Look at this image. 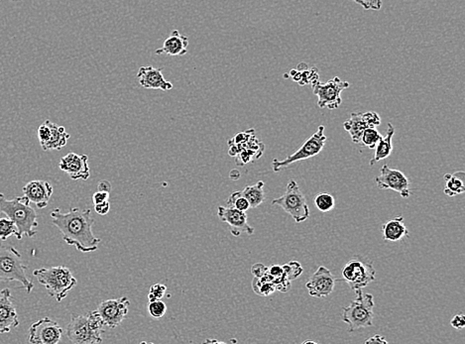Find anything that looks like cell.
<instances>
[{
	"mask_svg": "<svg viewBox=\"0 0 465 344\" xmlns=\"http://www.w3.org/2000/svg\"><path fill=\"white\" fill-rule=\"evenodd\" d=\"M52 223L61 231L63 240L68 244L75 246V249L82 253L94 252L97 250L100 238L92 232L95 220L92 210L71 208L64 213L60 208H55L51 213Z\"/></svg>",
	"mask_w": 465,
	"mask_h": 344,
	"instance_id": "cell-1",
	"label": "cell"
},
{
	"mask_svg": "<svg viewBox=\"0 0 465 344\" xmlns=\"http://www.w3.org/2000/svg\"><path fill=\"white\" fill-rule=\"evenodd\" d=\"M0 215H6L15 223L18 228V240H21L23 236L32 238L36 235L37 213L25 195L7 200L4 193H0Z\"/></svg>",
	"mask_w": 465,
	"mask_h": 344,
	"instance_id": "cell-2",
	"label": "cell"
},
{
	"mask_svg": "<svg viewBox=\"0 0 465 344\" xmlns=\"http://www.w3.org/2000/svg\"><path fill=\"white\" fill-rule=\"evenodd\" d=\"M105 328L97 311H89L85 316L73 313L71 321L67 326V336L75 344L102 343Z\"/></svg>",
	"mask_w": 465,
	"mask_h": 344,
	"instance_id": "cell-3",
	"label": "cell"
},
{
	"mask_svg": "<svg viewBox=\"0 0 465 344\" xmlns=\"http://www.w3.org/2000/svg\"><path fill=\"white\" fill-rule=\"evenodd\" d=\"M27 269L18 250L0 242V282H18L21 286L17 289L31 293L34 284L27 276Z\"/></svg>",
	"mask_w": 465,
	"mask_h": 344,
	"instance_id": "cell-4",
	"label": "cell"
},
{
	"mask_svg": "<svg viewBox=\"0 0 465 344\" xmlns=\"http://www.w3.org/2000/svg\"><path fill=\"white\" fill-rule=\"evenodd\" d=\"M33 275L38 282L46 289L50 297L55 299L58 303L62 302L78 284L71 270L65 266L37 269Z\"/></svg>",
	"mask_w": 465,
	"mask_h": 344,
	"instance_id": "cell-5",
	"label": "cell"
},
{
	"mask_svg": "<svg viewBox=\"0 0 465 344\" xmlns=\"http://www.w3.org/2000/svg\"><path fill=\"white\" fill-rule=\"evenodd\" d=\"M356 299L343 308L341 320L348 326V333L373 326L374 300L371 294L356 290Z\"/></svg>",
	"mask_w": 465,
	"mask_h": 344,
	"instance_id": "cell-6",
	"label": "cell"
},
{
	"mask_svg": "<svg viewBox=\"0 0 465 344\" xmlns=\"http://www.w3.org/2000/svg\"><path fill=\"white\" fill-rule=\"evenodd\" d=\"M272 205L282 208L296 223L304 222L310 217L306 198L295 180L288 183L285 193L282 197L275 198Z\"/></svg>",
	"mask_w": 465,
	"mask_h": 344,
	"instance_id": "cell-7",
	"label": "cell"
},
{
	"mask_svg": "<svg viewBox=\"0 0 465 344\" xmlns=\"http://www.w3.org/2000/svg\"><path fill=\"white\" fill-rule=\"evenodd\" d=\"M326 136L324 135V127L321 125L318 128V131L315 134L311 135L310 138L303 145L298 151L294 153L285 160L279 161L278 159H274L272 162L273 171L275 173L281 172L286 168H288L289 166L294 164L296 162H300V161L310 159L311 157H315V156L320 154L321 150L324 149V145H326Z\"/></svg>",
	"mask_w": 465,
	"mask_h": 344,
	"instance_id": "cell-8",
	"label": "cell"
},
{
	"mask_svg": "<svg viewBox=\"0 0 465 344\" xmlns=\"http://www.w3.org/2000/svg\"><path fill=\"white\" fill-rule=\"evenodd\" d=\"M314 95L318 97V105L321 109H336L341 107V92L349 87V82H343L338 77L321 84L319 80L311 82Z\"/></svg>",
	"mask_w": 465,
	"mask_h": 344,
	"instance_id": "cell-9",
	"label": "cell"
},
{
	"mask_svg": "<svg viewBox=\"0 0 465 344\" xmlns=\"http://www.w3.org/2000/svg\"><path fill=\"white\" fill-rule=\"evenodd\" d=\"M343 280L348 284L351 290H362L376 278V271L371 262L360 259L348 261L343 269Z\"/></svg>",
	"mask_w": 465,
	"mask_h": 344,
	"instance_id": "cell-10",
	"label": "cell"
},
{
	"mask_svg": "<svg viewBox=\"0 0 465 344\" xmlns=\"http://www.w3.org/2000/svg\"><path fill=\"white\" fill-rule=\"evenodd\" d=\"M375 183L379 189L395 190L402 198H408L412 195L411 184L406 175L387 164L381 168L380 176L376 178Z\"/></svg>",
	"mask_w": 465,
	"mask_h": 344,
	"instance_id": "cell-11",
	"label": "cell"
},
{
	"mask_svg": "<svg viewBox=\"0 0 465 344\" xmlns=\"http://www.w3.org/2000/svg\"><path fill=\"white\" fill-rule=\"evenodd\" d=\"M130 301L127 297L112 299L100 303L97 313L108 328H117L127 318Z\"/></svg>",
	"mask_w": 465,
	"mask_h": 344,
	"instance_id": "cell-12",
	"label": "cell"
},
{
	"mask_svg": "<svg viewBox=\"0 0 465 344\" xmlns=\"http://www.w3.org/2000/svg\"><path fill=\"white\" fill-rule=\"evenodd\" d=\"M62 336L63 328L59 323L44 318L30 326L28 341L32 344H57Z\"/></svg>",
	"mask_w": 465,
	"mask_h": 344,
	"instance_id": "cell-13",
	"label": "cell"
},
{
	"mask_svg": "<svg viewBox=\"0 0 465 344\" xmlns=\"http://www.w3.org/2000/svg\"><path fill=\"white\" fill-rule=\"evenodd\" d=\"M338 279L328 268L320 266L306 284V290L314 298H326L333 292Z\"/></svg>",
	"mask_w": 465,
	"mask_h": 344,
	"instance_id": "cell-14",
	"label": "cell"
},
{
	"mask_svg": "<svg viewBox=\"0 0 465 344\" xmlns=\"http://www.w3.org/2000/svg\"><path fill=\"white\" fill-rule=\"evenodd\" d=\"M218 217L221 222L228 223L232 235L240 236L242 233L252 235L254 228L248 223V217L245 212L235 208L218 207Z\"/></svg>",
	"mask_w": 465,
	"mask_h": 344,
	"instance_id": "cell-15",
	"label": "cell"
},
{
	"mask_svg": "<svg viewBox=\"0 0 465 344\" xmlns=\"http://www.w3.org/2000/svg\"><path fill=\"white\" fill-rule=\"evenodd\" d=\"M19 326L18 313L14 303L11 291L4 289L0 292V335L9 333Z\"/></svg>",
	"mask_w": 465,
	"mask_h": 344,
	"instance_id": "cell-16",
	"label": "cell"
},
{
	"mask_svg": "<svg viewBox=\"0 0 465 344\" xmlns=\"http://www.w3.org/2000/svg\"><path fill=\"white\" fill-rule=\"evenodd\" d=\"M59 167L63 172L67 173L72 180L87 181L90 176L87 155L69 153L60 160Z\"/></svg>",
	"mask_w": 465,
	"mask_h": 344,
	"instance_id": "cell-17",
	"label": "cell"
},
{
	"mask_svg": "<svg viewBox=\"0 0 465 344\" xmlns=\"http://www.w3.org/2000/svg\"><path fill=\"white\" fill-rule=\"evenodd\" d=\"M137 79L139 84L146 90H159L163 92H169L173 90L172 82H168L163 77L162 69L152 66L140 67L137 72Z\"/></svg>",
	"mask_w": 465,
	"mask_h": 344,
	"instance_id": "cell-18",
	"label": "cell"
},
{
	"mask_svg": "<svg viewBox=\"0 0 465 344\" xmlns=\"http://www.w3.org/2000/svg\"><path fill=\"white\" fill-rule=\"evenodd\" d=\"M25 197L28 198L30 203H33L38 208H45L50 202L53 192V186L47 181L34 180L27 183L23 187Z\"/></svg>",
	"mask_w": 465,
	"mask_h": 344,
	"instance_id": "cell-19",
	"label": "cell"
},
{
	"mask_svg": "<svg viewBox=\"0 0 465 344\" xmlns=\"http://www.w3.org/2000/svg\"><path fill=\"white\" fill-rule=\"evenodd\" d=\"M188 37L181 34L178 30H174L165 40L163 47L156 50L155 53L157 55H168L172 57L183 56L188 53Z\"/></svg>",
	"mask_w": 465,
	"mask_h": 344,
	"instance_id": "cell-20",
	"label": "cell"
},
{
	"mask_svg": "<svg viewBox=\"0 0 465 344\" xmlns=\"http://www.w3.org/2000/svg\"><path fill=\"white\" fill-rule=\"evenodd\" d=\"M382 233H383L384 240L388 242H398L403 240L404 237H408L409 230L405 225L404 217L399 215L392 218L382 227Z\"/></svg>",
	"mask_w": 465,
	"mask_h": 344,
	"instance_id": "cell-21",
	"label": "cell"
},
{
	"mask_svg": "<svg viewBox=\"0 0 465 344\" xmlns=\"http://www.w3.org/2000/svg\"><path fill=\"white\" fill-rule=\"evenodd\" d=\"M395 134V128L391 123H388L385 136H382L375 147V154L370 161V166H374L376 163L380 162L381 160L386 159L392 154L393 151V139Z\"/></svg>",
	"mask_w": 465,
	"mask_h": 344,
	"instance_id": "cell-22",
	"label": "cell"
},
{
	"mask_svg": "<svg viewBox=\"0 0 465 344\" xmlns=\"http://www.w3.org/2000/svg\"><path fill=\"white\" fill-rule=\"evenodd\" d=\"M50 133L49 139L46 144L42 147L44 151H50V150H61L62 148L66 146L68 140H69L70 134L67 133L65 127H60L56 123L49 122Z\"/></svg>",
	"mask_w": 465,
	"mask_h": 344,
	"instance_id": "cell-23",
	"label": "cell"
},
{
	"mask_svg": "<svg viewBox=\"0 0 465 344\" xmlns=\"http://www.w3.org/2000/svg\"><path fill=\"white\" fill-rule=\"evenodd\" d=\"M343 127L351 135L353 142L360 144L362 133L368 128V125L364 119L363 112H353L349 119L343 123Z\"/></svg>",
	"mask_w": 465,
	"mask_h": 344,
	"instance_id": "cell-24",
	"label": "cell"
},
{
	"mask_svg": "<svg viewBox=\"0 0 465 344\" xmlns=\"http://www.w3.org/2000/svg\"><path fill=\"white\" fill-rule=\"evenodd\" d=\"M446 187L444 192L449 197L461 195L465 190V174L462 171L444 176Z\"/></svg>",
	"mask_w": 465,
	"mask_h": 344,
	"instance_id": "cell-25",
	"label": "cell"
},
{
	"mask_svg": "<svg viewBox=\"0 0 465 344\" xmlns=\"http://www.w3.org/2000/svg\"><path fill=\"white\" fill-rule=\"evenodd\" d=\"M264 182L259 181L257 184L253 186H246L245 189L242 190V195L250 203V208H258L265 200V193H264Z\"/></svg>",
	"mask_w": 465,
	"mask_h": 344,
	"instance_id": "cell-26",
	"label": "cell"
},
{
	"mask_svg": "<svg viewBox=\"0 0 465 344\" xmlns=\"http://www.w3.org/2000/svg\"><path fill=\"white\" fill-rule=\"evenodd\" d=\"M314 202L316 208L321 213L331 212L336 207V198L329 193H318Z\"/></svg>",
	"mask_w": 465,
	"mask_h": 344,
	"instance_id": "cell-27",
	"label": "cell"
},
{
	"mask_svg": "<svg viewBox=\"0 0 465 344\" xmlns=\"http://www.w3.org/2000/svg\"><path fill=\"white\" fill-rule=\"evenodd\" d=\"M10 236H15L18 240V228L9 217L0 218V241H5Z\"/></svg>",
	"mask_w": 465,
	"mask_h": 344,
	"instance_id": "cell-28",
	"label": "cell"
},
{
	"mask_svg": "<svg viewBox=\"0 0 465 344\" xmlns=\"http://www.w3.org/2000/svg\"><path fill=\"white\" fill-rule=\"evenodd\" d=\"M226 205H228V207L235 208L236 210H241V212L246 213L248 210H250V203L242 195V192L231 193L230 197L226 200Z\"/></svg>",
	"mask_w": 465,
	"mask_h": 344,
	"instance_id": "cell-29",
	"label": "cell"
},
{
	"mask_svg": "<svg viewBox=\"0 0 465 344\" xmlns=\"http://www.w3.org/2000/svg\"><path fill=\"white\" fill-rule=\"evenodd\" d=\"M382 135L376 128L368 127L362 133L360 143L364 146L368 147L369 149H375L377 143H378Z\"/></svg>",
	"mask_w": 465,
	"mask_h": 344,
	"instance_id": "cell-30",
	"label": "cell"
},
{
	"mask_svg": "<svg viewBox=\"0 0 465 344\" xmlns=\"http://www.w3.org/2000/svg\"><path fill=\"white\" fill-rule=\"evenodd\" d=\"M254 292L260 296H269L276 291L275 286L271 282H263L260 279L254 277L252 282Z\"/></svg>",
	"mask_w": 465,
	"mask_h": 344,
	"instance_id": "cell-31",
	"label": "cell"
},
{
	"mask_svg": "<svg viewBox=\"0 0 465 344\" xmlns=\"http://www.w3.org/2000/svg\"><path fill=\"white\" fill-rule=\"evenodd\" d=\"M282 267L284 274H285L286 277L290 281L300 277L301 273H303V268H301L300 263L296 262V261H292V262L287 263Z\"/></svg>",
	"mask_w": 465,
	"mask_h": 344,
	"instance_id": "cell-32",
	"label": "cell"
},
{
	"mask_svg": "<svg viewBox=\"0 0 465 344\" xmlns=\"http://www.w3.org/2000/svg\"><path fill=\"white\" fill-rule=\"evenodd\" d=\"M148 311H149L150 316H153V318H161L165 316L166 311H167V306L162 300L153 301V302H149Z\"/></svg>",
	"mask_w": 465,
	"mask_h": 344,
	"instance_id": "cell-33",
	"label": "cell"
},
{
	"mask_svg": "<svg viewBox=\"0 0 465 344\" xmlns=\"http://www.w3.org/2000/svg\"><path fill=\"white\" fill-rule=\"evenodd\" d=\"M167 292V287L163 284H155L152 287L150 288L149 295H148V299H149V302H153L156 300H162V298L166 295Z\"/></svg>",
	"mask_w": 465,
	"mask_h": 344,
	"instance_id": "cell-34",
	"label": "cell"
},
{
	"mask_svg": "<svg viewBox=\"0 0 465 344\" xmlns=\"http://www.w3.org/2000/svg\"><path fill=\"white\" fill-rule=\"evenodd\" d=\"M362 6L364 10H374L379 11L382 7L381 0H351Z\"/></svg>",
	"mask_w": 465,
	"mask_h": 344,
	"instance_id": "cell-35",
	"label": "cell"
},
{
	"mask_svg": "<svg viewBox=\"0 0 465 344\" xmlns=\"http://www.w3.org/2000/svg\"><path fill=\"white\" fill-rule=\"evenodd\" d=\"M363 117L365 119L368 127L376 128L381 124V117L374 112H363Z\"/></svg>",
	"mask_w": 465,
	"mask_h": 344,
	"instance_id": "cell-36",
	"label": "cell"
},
{
	"mask_svg": "<svg viewBox=\"0 0 465 344\" xmlns=\"http://www.w3.org/2000/svg\"><path fill=\"white\" fill-rule=\"evenodd\" d=\"M452 328H456L457 330H464L465 326V316L464 313H459L454 316L451 321Z\"/></svg>",
	"mask_w": 465,
	"mask_h": 344,
	"instance_id": "cell-37",
	"label": "cell"
},
{
	"mask_svg": "<svg viewBox=\"0 0 465 344\" xmlns=\"http://www.w3.org/2000/svg\"><path fill=\"white\" fill-rule=\"evenodd\" d=\"M268 272V267H266L265 265L261 264V263H257V264H254L252 268H251V273L253 274L254 277L261 278L264 275H266Z\"/></svg>",
	"mask_w": 465,
	"mask_h": 344,
	"instance_id": "cell-38",
	"label": "cell"
},
{
	"mask_svg": "<svg viewBox=\"0 0 465 344\" xmlns=\"http://www.w3.org/2000/svg\"><path fill=\"white\" fill-rule=\"evenodd\" d=\"M109 193H110L107 192H100V190L95 193L94 195H92V203H94V205H97V203L108 202L110 197Z\"/></svg>",
	"mask_w": 465,
	"mask_h": 344,
	"instance_id": "cell-39",
	"label": "cell"
},
{
	"mask_svg": "<svg viewBox=\"0 0 465 344\" xmlns=\"http://www.w3.org/2000/svg\"><path fill=\"white\" fill-rule=\"evenodd\" d=\"M110 203L109 202H105L95 205V210L100 215H105L109 213Z\"/></svg>",
	"mask_w": 465,
	"mask_h": 344,
	"instance_id": "cell-40",
	"label": "cell"
},
{
	"mask_svg": "<svg viewBox=\"0 0 465 344\" xmlns=\"http://www.w3.org/2000/svg\"><path fill=\"white\" fill-rule=\"evenodd\" d=\"M268 273L272 276L273 279L280 278L285 276L282 266L274 265L272 267L268 268Z\"/></svg>",
	"mask_w": 465,
	"mask_h": 344,
	"instance_id": "cell-41",
	"label": "cell"
},
{
	"mask_svg": "<svg viewBox=\"0 0 465 344\" xmlns=\"http://www.w3.org/2000/svg\"><path fill=\"white\" fill-rule=\"evenodd\" d=\"M99 190L100 192H112V184L107 180L100 181L99 183Z\"/></svg>",
	"mask_w": 465,
	"mask_h": 344,
	"instance_id": "cell-42",
	"label": "cell"
},
{
	"mask_svg": "<svg viewBox=\"0 0 465 344\" xmlns=\"http://www.w3.org/2000/svg\"><path fill=\"white\" fill-rule=\"evenodd\" d=\"M388 343V341L385 340V338H383V336L379 335H375L372 336V338H368L365 341V343Z\"/></svg>",
	"mask_w": 465,
	"mask_h": 344,
	"instance_id": "cell-43",
	"label": "cell"
},
{
	"mask_svg": "<svg viewBox=\"0 0 465 344\" xmlns=\"http://www.w3.org/2000/svg\"><path fill=\"white\" fill-rule=\"evenodd\" d=\"M230 178L232 180H238L240 178V173L237 170H232L230 172Z\"/></svg>",
	"mask_w": 465,
	"mask_h": 344,
	"instance_id": "cell-44",
	"label": "cell"
},
{
	"mask_svg": "<svg viewBox=\"0 0 465 344\" xmlns=\"http://www.w3.org/2000/svg\"><path fill=\"white\" fill-rule=\"evenodd\" d=\"M303 343H304V344H306V343H314V344H316V341H314V340H306V341H304Z\"/></svg>",
	"mask_w": 465,
	"mask_h": 344,
	"instance_id": "cell-45",
	"label": "cell"
},
{
	"mask_svg": "<svg viewBox=\"0 0 465 344\" xmlns=\"http://www.w3.org/2000/svg\"><path fill=\"white\" fill-rule=\"evenodd\" d=\"M0 1H2V0H0ZM14 1H19V0H14Z\"/></svg>",
	"mask_w": 465,
	"mask_h": 344,
	"instance_id": "cell-46",
	"label": "cell"
}]
</instances>
